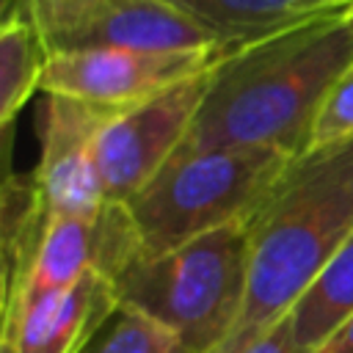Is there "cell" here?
I'll return each instance as SVG.
<instances>
[{"instance_id": "8", "label": "cell", "mask_w": 353, "mask_h": 353, "mask_svg": "<svg viewBox=\"0 0 353 353\" xmlns=\"http://www.w3.org/2000/svg\"><path fill=\"white\" fill-rule=\"evenodd\" d=\"M138 256L141 240L127 204L108 201L97 215H52L25 287L8 306H3V312L25 298L69 287L91 270L105 273L116 284Z\"/></svg>"}, {"instance_id": "16", "label": "cell", "mask_w": 353, "mask_h": 353, "mask_svg": "<svg viewBox=\"0 0 353 353\" xmlns=\"http://www.w3.org/2000/svg\"><path fill=\"white\" fill-rule=\"evenodd\" d=\"M347 141H353V63L328 88V94L314 116L306 154L325 152V149H334Z\"/></svg>"}, {"instance_id": "4", "label": "cell", "mask_w": 353, "mask_h": 353, "mask_svg": "<svg viewBox=\"0 0 353 353\" xmlns=\"http://www.w3.org/2000/svg\"><path fill=\"white\" fill-rule=\"evenodd\" d=\"M298 157L268 146H229L174 157L127 201L141 256L171 251L232 221L251 218Z\"/></svg>"}, {"instance_id": "14", "label": "cell", "mask_w": 353, "mask_h": 353, "mask_svg": "<svg viewBox=\"0 0 353 353\" xmlns=\"http://www.w3.org/2000/svg\"><path fill=\"white\" fill-rule=\"evenodd\" d=\"M47 58L50 52L33 22L19 8L6 11L0 28V127L6 135L22 105L41 91Z\"/></svg>"}, {"instance_id": "13", "label": "cell", "mask_w": 353, "mask_h": 353, "mask_svg": "<svg viewBox=\"0 0 353 353\" xmlns=\"http://www.w3.org/2000/svg\"><path fill=\"white\" fill-rule=\"evenodd\" d=\"M47 207L39 182L30 174H8L3 185V306H8L33 268L41 234L47 229Z\"/></svg>"}, {"instance_id": "15", "label": "cell", "mask_w": 353, "mask_h": 353, "mask_svg": "<svg viewBox=\"0 0 353 353\" xmlns=\"http://www.w3.org/2000/svg\"><path fill=\"white\" fill-rule=\"evenodd\" d=\"M88 353H190L179 336H174L168 328L157 325L154 320L130 312L116 309L110 323L102 328V336L94 339Z\"/></svg>"}, {"instance_id": "7", "label": "cell", "mask_w": 353, "mask_h": 353, "mask_svg": "<svg viewBox=\"0 0 353 353\" xmlns=\"http://www.w3.org/2000/svg\"><path fill=\"white\" fill-rule=\"evenodd\" d=\"M47 52H207L229 47L171 0H99L41 36Z\"/></svg>"}, {"instance_id": "12", "label": "cell", "mask_w": 353, "mask_h": 353, "mask_svg": "<svg viewBox=\"0 0 353 353\" xmlns=\"http://www.w3.org/2000/svg\"><path fill=\"white\" fill-rule=\"evenodd\" d=\"M301 353H317L353 320V232L287 312Z\"/></svg>"}, {"instance_id": "17", "label": "cell", "mask_w": 353, "mask_h": 353, "mask_svg": "<svg viewBox=\"0 0 353 353\" xmlns=\"http://www.w3.org/2000/svg\"><path fill=\"white\" fill-rule=\"evenodd\" d=\"M240 353H301V347L295 342V334H292V325H290V317L284 314L281 320H276L268 331H262Z\"/></svg>"}, {"instance_id": "10", "label": "cell", "mask_w": 353, "mask_h": 353, "mask_svg": "<svg viewBox=\"0 0 353 353\" xmlns=\"http://www.w3.org/2000/svg\"><path fill=\"white\" fill-rule=\"evenodd\" d=\"M119 309L113 279L85 273L69 287L3 312L0 353H83Z\"/></svg>"}, {"instance_id": "6", "label": "cell", "mask_w": 353, "mask_h": 353, "mask_svg": "<svg viewBox=\"0 0 353 353\" xmlns=\"http://www.w3.org/2000/svg\"><path fill=\"white\" fill-rule=\"evenodd\" d=\"M232 47L207 52H138L74 50L52 52L44 66L41 94H61L88 105L124 110L179 80L212 69Z\"/></svg>"}, {"instance_id": "18", "label": "cell", "mask_w": 353, "mask_h": 353, "mask_svg": "<svg viewBox=\"0 0 353 353\" xmlns=\"http://www.w3.org/2000/svg\"><path fill=\"white\" fill-rule=\"evenodd\" d=\"M317 353H353V320H347V325L339 328Z\"/></svg>"}, {"instance_id": "3", "label": "cell", "mask_w": 353, "mask_h": 353, "mask_svg": "<svg viewBox=\"0 0 353 353\" xmlns=\"http://www.w3.org/2000/svg\"><path fill=\"white\" fill-rule=\"evenodd\" d=\"M248 256L251 218L138 256L116 279L119 306L168 328L190 353H212L243 314Z\"/></svg>"}, {"instance_id": "2", "label": "cell", "mask_w": 353, "mask_h": 353, "mask_svg": "<svg viewBox=\"0 0 353 353\" xmlns=\"http://www.w3.org/2000/svg\"><path fill=\"white\" fill-rule=\"evenodd\" d=\"M353 232V141L298 157L251 215L248 290L212 353H240L281 320Z\"/></svg>"}, {"instance_id": "5", "label": "cell", "mask_w": 353, "mask_h": 353, "mask_svg": "<svg viewBox=\"0 0 353 353\" xmlns=\"http://www.w3.org/2000/svg\"><path fill=\"white\" fill-rule=\"evenodd\" d=\"M212 69L179 80L102 124L94 141V160L108 201L127 204L135 199L176 154L210 91Z\"/></svg>"}, {"instance_id": "1", "label": "cell", "mask_w": 353, "mask_h": 353, "mask_svg": "<svg viewBox=\"0 0 353 353\" xmlns=\"http://www.w3.org/2000/svg\"><path fill=\"white\" fill-rule=\"evenodd\" d=\"M350 63L353 8L232 47L212 69L210 91L174 157L229 146L303 157L323 99Z\"/></svg>"}, {"instance_id": "9", "label": "cell", "mask_w": 353, "mask_h": 353, "mask_svg": "<svg viewBox=\"0 0 353 353\" xmlns=\"http://www.w3.org/2000/svg\"><path fill=\"white\" fill-rule=\"evenodd\" d=\"M113 113L119 110L61 94H44L41 154L33 176L50 218L97 215L108 204L94 160V141Z\"/></svg>"}, {"instance_id": "11", "label": "cell", "mask_w": 353, "mask_h": 353, "mask_svg": "<svg viewBox=\"0 0 353 353\" xmlns=\"http://www.w3.org/2000/svg\"><path fill=\"white\" fill-rule=\"evenodd\" d=\"M223 44H254L353 8V0H171Z\"/></svg>"}]
</instances>
